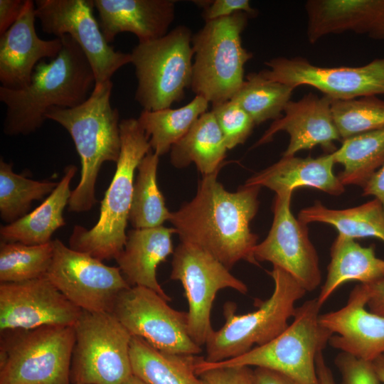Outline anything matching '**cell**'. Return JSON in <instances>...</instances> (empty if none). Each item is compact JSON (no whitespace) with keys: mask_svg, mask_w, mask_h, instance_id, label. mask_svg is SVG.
Returning <instances> with one entry per match:
<instances>
[{"mask_svg":"<svg viewBox=\"0 0 384 384\" xmlns=\"http://www.w3.org/2000/svg\"><path fill=\"white\" fill-rule=\"evenodd\" d=\"M218 171L203 176L194 198L172 213L170 222L181 242L203 248L229 270L240 260L257 265L253 251L258 236L250 224L260 187L230 192L218 181Z\"/></svg>","mask_w":384,"mask_h":384,"instance_id":"6da1fadb","label":"cell"},{"mask_svg":"<svg viewBox=\"0 0 384 384\" xmlns=\"http://www.w3.org/2000/svg\"><path fill=\"white\" fill-rule=\"evenodd\" d=\"M59 38L61 50L48 63L37 64L28 85L16 90L0 87V101L6 105L5 134H31L42 127L51 108L75 107L93 90L95 78L79 45L69 35Z\"/></svg>","mask_w":384,"mask_h":384,"instance_id":"7a4b0ae2","label":"cell"},{"mask_svg":"<svg viewBox=\"0 0 384 384\" xmlns=\"http://www.w3.org/2000/svg\"><path fill=\"white\" fill-rule=\"evenodd\" d=\"M112 80L96 83L89 97L81 105L63 109L51 108L46 114L63 126L72 137L81 161L78 185L72 191L68 210L85 212L97 203L95 183L103 163H117L122 140L119 114L110 103Z\"/></svg>","mask_w":384,"mask_h":384,"instance_id":"3957f363","label":"cell"},{"mask_svg":"<svg viewBox=\"0 0 384 384\" xmlns=\"http://www.w3.org/2000/svg\"><path fill=\"white\" fill-rule=\"evenodd\" d=\"M119 127L120 154L112 180L101 202L98 221L89 230L75 225L69 239L71 249L101 261L114 259L124 247L135 171L151 150L149 138L137 119H122Z\"/></svg>","mask_w":384,"mask_h":384,"instance_id":"277c9868","label":"cell"},{"mask_svg":"<svg viewBox=\"0 0 384 384\" xmlns=\"http://www.w3.org/2000/svg\"><path fill=\"white\" fill-rule=\"evenodd\" d=\"M269 274L274 282L273 292L270 298L260 302L256 310L238 314L234 302L225 303V324L212 332L206 343V362L218 363L242 356L269 343L287 328L289 319L294 316L296 302L306 291L277 267H273Z\"/></svg>","mask_w":384,"mask_h":384,"instance_id":"5b68a950","label":"cell"},{"mask_svg":"<svg viewBox=\"0 0 384 384\" xmlns=\"http://www.w3.org/2000/svg\"><path fill=\"white\" fill-rule=\"evenodd\" d=\"M321 308L316 297L306 300L296 308L292 322L275 338L222 362L208 363L201 357L196 374L219 367L254 366L278 372L297 384H319L316 359L333 335L319 323Z\"/></svg>","mask_w":384,"mask_h":384,"instance_id":"8992f818","label":"cell"},{"mask_svg":"<svg viewBox=\"0 0 384 384\" xmlns=\"http://www.w3.org/2000/svg\"><path fill=\"white\" fill-rule=\"evenodd\" d=\"M250 15L238 12L205 22L193 35L191 90L212 105L232 99L245 81V65L253 54L242 45Z\"/></svg>","mask_w":384,"mask_h":384,"instance_id":"52a82bcc","label":"cell"},{"mask_svg":"<svg viewBox=\"0 0 384 384\" xmlns=\"http://www.w3.org/2000/svg\"><path fill=\"white\" fill-rule=\"evenodd\" d=\"M74 326L1 332L0 384H71Z\"/></svg>","mask_w":384,"mask_h":384,"instance_id":"ba28073f","label":"cell"},{"mask_svg":"<svg viewBox=\"0 0 384 384\" xmlns=\"http://www.w3.org/2000/svg\"><path fill=\"white\" fill-rule=\"evenodd\" d=\"M188 27L179 25L156 40L138 43L132 61L137 87L135 100L143 110L169 108L185 97L192 78L193 50Z\"/></svg>","mask_w":384,"mask_h":384,"instance_id":"9c48e42d","label":"cell"},{"mask_svg":"<svg viewBox=\"0 0 384 384\" xmlns=\"http://www.w3.org/2000/svg\"><path fill=\"white\" fill-rule=\"evenodd\" d=\"M74 329L71 384H122L133 375L132 336L112 312L82 311Z\"/></svg>","mask_w":384,"mask_h":384,"instance_id":"30bf717a","label":"cell"},{"mask_svg":"<svg viewBox=\"0 0 384 384\" xmlns=\"http://www.w3.org/2000/svg\"><path fill=\"white\" fill-rule=\"evenodd\" d=\"M171 267L170 278L181 282L188 301V334L201 347L214 331L210 313L217 292L231 288L245 294L248 288L210 253L190 242L178 245Z\"/></svg>","mask_w":384,"mask_h":384,"instance_id":"8fae6325","label":"cell"},{"mask_svg":"<svg viewBox=\"0 0 384 384\" xmlns=\"http://www.w3.org/2000/svg\"><path fill=\"white\" fill-rule=\"evenodd\" d=\"M168 302L149 288L133 286L120 293L112 313L132 336L159 351L199 354L201 347L188 334L187 312L171 308Z\"/></svg>","mask_w":384,"mask_h":384,"instance_id":"7c38bea8","label":"cell"},{"mask_svg":"<svg viewBox=\"0 0 384 384\" xmlns=\"http://www.w3.org/2000/svg\"><path fill=\"white\" fill-rule=\"evenodd\" d=\"M53 256L46 277L74 305L89 312H112L130 287L120 269L53 240Z\"/></svg>","mask_w":384,"mask_h":384,"instance_id":"4fadbf2b","label":"cell"},{"mask_svg":"<svg viewBox=\"0 0 384 384\" xmlns=\"http://www.w3.org/2000/svg\"><path fill=\"white\" fill-rule=\"evenodd\" d=\"M93 0H37L36 17L42 31L56 38L69 35L80 46L96 83L111 80L114 73L131 63L130 53L116 51L105 38L93 14Z\"/></svg>","mask_w":384,"mask_h":384,"instance_id":"5bb4252c","label":"cell"},{"mask_svg":"<svg viewBox=\"0 0 384 384\" xmlns=\"http://www.w3.org/2000/svg\"><path fill=\"white\" fill-rule=\"evenodd\" d=\"M260 73L267 79L296 89L309 85L331 100H347L384 95V58L358 67H321L302 57H278Z\"/></svg>","mask_w":384,"mask_h":384,"instance_id":"9a60e30c","label":"cell"},{"mask_svg":"<svg viewBox=\"0 0 384 384\" xmlns=\"http://www.w3.org/2000/svg\"><path fill=\"white\" fill-rule=\"evenodd\" d=\"M292 193L275 195L271 228L266 238L255 247L253 256L257 263L271 262L289 274L306 292H312L321 282L319 259L307 225L291 210Z\"/></svg>","mask_w":384,"mask_h":384,"instance_id":"2e32d148","label":"cell"},{"mask_svg":"<svg viewBox=\"0 0 384 384\" xmlns=\"http://www.w3.org/2000/svg\"><path fill=\"white\" fill-rule=\"evenodd\" d=\"M82 310L70 302L46 277L0 284V331L74 326Z\"/></svg>","mask_w":384,"mask_h":384,"instance_id":"e0dca14e","label":"cell"},{"mask_svg":"<svg viewBox=\"0 0 384 384\" xmlns=\"http://www.w3.org/2000/svg\"><path fill=\"white\" fill-rule=\"evenodd\" d=\"M369 297L367 284L351 290L345 306L320 314V324L332 336L329 344L341 352L372 362L384 353V316L366 309Z\"/></svg>","mask_w":384,"mask_h":384,"instance_id":"ac0fdd59","label":"cell"},{"mask_svg":"<svg viewBox=\"0 0 384 384\" xmlns=\"http://www.w3.org/2000/svg\"><path fill=\"white\" fill-rule=\"evenodd\" d=\"M35 1L26 0L17 21L0 36V82L9 89H21L31 81L35 67L44 58H55L63 48L60 38L43 40L35 28Z\"/></svg>","mask_w":384,"mask_h":384,"instance_id":"d6986e66","label":"cell"},{"mask_svg":"<svg viewBox=\"0 0 384 384\" xmlns=\"http://www.w3.org/2000/svg\"><path fill=\"white\" fill-rule=\"evenodd\" d=\"M331 101L327 96L312 93L297 101L290 100L284 115L271 124L255 146L272 141L276 133L284 131L289 135V142L282 156H295L318 145L334 152V142L341 139L333 119Z\"/></svg>","mask_w":384,"mask_h":384,"instance_id":"ffe728a7","label":"cell"},{"mask_svg":"<svg viewBox=\"0 0 384 384\" xmlns=\"http://www.w3.org/2000/svg\"><path fill=\"white\" fill-rule=\"evenodd\" d=\"M304 8L310 43L346 31L384 41V0H308Z\"/></svg>","mask_w":384,"mask_h":384,"instance_id":"44dd1931","label":"cell"},{"mask_svg":"<svg viewBox=\"0 0 384 384\" xmlns=\"http://www.w3.org/2000/svg\"><path fill=\"white\" fill-rule=\"evenodd\" d=\"M105 38L112 43L120 33H132L139 43L163 37L175 18L174 0H93Z\"/></svg>","mask_w":384,"mask_h":384,"instance_id":"7402d4cb","label":"cell"},{"mask_svg":"<svg viewBox=\"0 0 384 384\" xmlns=\"http://www.w3.org/2000/svg\"><path fill=\"white\" fill-rule=\"evenodd\" d=\"M174 228L163 225L133 229L127 233L123 250L114 258L118 267L130 287L149 288L166 301L171 297L164 291L156 278L158 266L171 254Z\"/></svg>","mask_w":384,"mask_h":384,"instance_id":"603a6c76","label":"cell"},{"mask_svg":"<svg viewBox=\"0 0 384 384\" xmlns=\"http://www.w3.org/2000/svg\"><path fill=\"white\" fill-rule=\"evenodd\" d=\"M332 153L316 158L282 156L269 167L255 174L244 186L267 187L275 194L311 187L332 196H339L345 186L333 172Z\"/></svg>","mask_w":384,"mask_h":384,"instance_id":"cb8c5ba5","label":"cell"},{"mask_svg":"<svg viewBox=\"0 0 384 384\" xmlns=\"http://www.w3.org/2000/svg\"><path fill=\"white\" fill-rule=\"evenodd\" d=\"M330 257L326 280L316 297L321 306L347 282L368 284L384 279V260L376 256L373 246L363 247L338 234L331 245Z\"/></svg>","mask_w":384,"mask_h":384,"instance_id":"d4e9b609","label":"cell"},{"mask_svg":"<svg viewBox=\"0 0 384 384\" xmlns=\"http://www.w3.org/2000/svg\"><path fill=\"white\" fill-rule=\"evenodd\" d=\"M76 171L75 165L67 166L60 181L39 206L18 220L1 226V241L30 245L50 242L55 231L65 225L63 214L69 203L70 184Z\"/></svg>","mask_w":384,"mask_h":384,"instance_id":"484cf974","label":"cell"},{"mask_svg":"<svg viewBox=\"0 0 384 384\" xmlns=\"http://www.w3.org/2000/svg\"><path fill=\"white\" fill-rule=\"evenodd\" d=\"M228 148L214 114H201L171 149V163L182 169L193 163L203 176L220 171Z\"/></svg>","mask_w":384,"mask_h":384,"instance_id":"4316f807","label":"cell"},{"mask_svg":"<svg viewBox=\"0 0 384 384\" xmlns=\"http://www.w3.org/2000/svg\"><path fill=\"white\" fill-rule=\"evenodd\" d=\"M129 354L133 375L148 384H208L196 374L197 355L164 353L137 336Z\"/></svg>","mask_w":384,"mask_h":384,"instance_id":"83f0119b","label":"cell"},{"mask_svg":"<svg viewBox=\"0 0 384 384\" xmlns=\"http://www.w3.org/2000/svg\"><path fill=\"white\" fill-rule=\"evenodd\" d=\"M298 219L306 225L314 222L329 224L338 234L354 240L375 238L384 242V210L376 198L346 209L329 208L316 201L302 209Z\"/></svg>","mask_w":384,"mask_h":384,"instance_id":"f1b7e54d","label":"cell"},{"mask_svg":"<svg viewBox=\"0 0 384 384\" xmlns=\"http://www.w3.org/2000/svg\"><path fill=\"white\" fill-rule=\"evenodd\" d=\"M209 102L201 96L186 105L149 111L143 110L137 120L149 138L154 153L159 156L166 154L172 146L190 129L199 117L208 111Z\"/></svg>","mask_w":384,"mask_h":384,"instance_id":"f546056e","label":"cell"},{"mask_svg":"<svg viewBox=\"0 0 384 384\" xmlns=\"http://www.w3.org/2000/svg\"><path fill=\"white\" fill-rule=\"evenodd\" d=\"M332 152L335 164L343 166L337 176L345 186L362 188L384 164V128L358 134L341 141Z\"/></svg>","mask_w":384,"mask_h":384,"instance_id":"4dcf8cb0","label":"cell"},{"mask_svg":"<svg viewBox=\"0 0 384 384\" xmlns=\"http://www.w3.org/2000/svg\"><path fill=\"white\" fill-rule=\"evenodd\" d=\"M159 159V156L151 151L137 167L129 214V221L134 229L161 226L171 218L172 213L166 208L157 184Z\"/></svg>","mask_w":384,"mask_h":384,"instance_id":"1f68e13d","label":"cell"},{"mask_svg":"<svg viewBox=\"0 0 384 384\" xmlns=\"http://www.w3.org/2000/svg\"><path fill=\"white\" fill-rule=\"evenodd\" d=\"M294 90L288 85L265 78L260 72L250 73L231 100L258 125L282 117Z\"/></svg>","mask_w":384,"mask_h":384,"instance_id":"d6a6232c","label":"cell"},{"mask_svg":"<svg viewBox=\"0 0 384 384\" xmlns=\"http://www.w3.org/2000/svg\"><path fill=\"white\" fill-rule=\"evenodd\" d=\"M12 164L0 159V216L9 224L27 214L33 201L50 194L58 183L35 181L13 171Z\"/></svg>","mask_w":384,"mask_h":384,"instance_id":"836d02e7","label":"cell"},{"mask_svg":"<svg viewBox=\"0 0 384 384\" xmlns=\"http://www.w3.org/2000/svg\"><path fill=\"white\" fill-rule=\"evenodd\" d=\"M53 256V240L34 245L1 241L0 282H21L44 277Z\"/></svg>","mask_w":384,"mask_h":384,"instance_id":"e575fe53","label":"cell"},{"mask_svg":"<svg viewBox=\"0 0 384 384\" xmlns=\"http://www.w3.org/2000/svg\"><path fill=\"white\" fill-rule=\"evenodd\" d=\"M331 112L341 141L384 128V100L377 96L332 100Z\"/></svg>","mask_w":384,"mask_h":384,"instance_id":"d590c367","label":"cell"},{"mask_svg":"<svg viewBox=\"0 0 384 384\" xmlns=\"http://www.w3.org/2000/svg\"><path fill=\"white\" fill-rule=\"evenodd\" d=\"M211 112L228 150L243 144L255 125L249 114L232 100L213 105Z\"/></svg>","mask_w":384,"mask_h":384,"instance_id":"8d00e7d4","label":"cell"},{"mask_svg":"<svg viewBox=\"0 0 384 384\" xmlns=\"http://www.w3.org/2000/svg\"><path fill=\"white\" fill-rule=\"evenodd\" d=\"M334 363L341 376V384H380L372 362L341 352Z\"/></svg>","mask_w":384,"mask_h":384,"instance_id":"74e56055","label":"cell"},{"mask_svg":"<svg viewBox=\"0 0 384 384\" xmlns=\"http://www.w3.org/2000/svg\"><path fill=\"white\" fill-rule=\"evenodd\" d=\"M197 5L202 7V17L205 22L230 16L238 12H245L250 16L256 15V11L247 0H214L196 1Z\"/></svg>","mask_w":384,"mask_h":384,"instance_id":"f35d334b","label":"cell"},{"mask_svg":"<svg viewBox=\"0 0 384 384\" xmlns=\"http://www.w3.org/2000/svg\"><path fill=\"white\" fill-rule=\"evenodd\" d=\"M198 375L208 384H254L253 370L247 366L214 368Z\"/></svg>","mask_w":384,"mask_h":384,"instance_id":"ab89813d","label":"cell"},{"mask_svg":"<svg viewBox=\"0 0 384 384\" xmlns=\"http://www.w3.org/2000/svg\"><path fill=\"white\" fill-rule=\"evenodd\" d=\"M26 0H0V36L20 16Z\"/></svg>","mask_w":384,"mask_h":384,"instance_id":"60d3db41","label":"cell"},{"mask_svg":"<svg viewBox=\"0 0 384 384\" xmlns=\"http://www.w3.org/2000/svg\"><path fill=\"white\" fill-rule=\"evenodd\" d=\"M363 196H372L384 210V164L373 174L363 187Z\"/></svg>","mask_w":384,"mask_h":384,"instance_id":"b9f144b4","label":"cell"},{"mask_svg":"<svg viewBox=\"0 0 384 384\" xmlns=\"http://www.w3.org/2000/svg\"><path fill=\"white\" fill-rule=\"evenodd\" d=\"M367 287L369 292L367 302L368 310L384 316V279L368 284Z\"/></svg>","mask_w":384,"mask_h":384,"instance_id":"7bdbcfd3","label":"cell"},{"mask_svg":"<svg viewBox=\"0 0 384 384\" xmlns=\"http://www.w3.org/2000/svg\"><path fill=\"white\" fill-rule=\"evenodd\" d=\"M253 380L254 384H297L278 372L262 368L253 370Z\"/></svg>","mask_w":384,"mask_h":384,"instance_id":"ee69618b","label":"cell"},{"mask_svg":"<svg viewBox=\"0 0 384 384\" xmlns=\"http://www.w3.org/2000/svg\"><path fill=\"white\" fill-rule=\"evenodd\" d=\"M316 367L319 384H336L332 371L326 363L323 351L316 357Z\"/></svg>","mask_w":384,"mask_h":384,"instance_id":"f6af8a7d","label":"cell"},{"mask_svg":"<svg viewBox=\"0 0 384 384\" xmlns=\"http://www.w3.org/2000/svg\"><path fill=\"white\" fill-rule=\"evenodd\" d=\"M372 365L379 380L384 384V353L373 361Z\"/></svg>","mask_w":384,"mask_h":384,"instance_id":"bcb514c9","label":"cell"},{"mask_svg":"<svg viewBox=\"0 0 384 384\" xmlns=\"http://www.w3.org/2000/svg\"><path fill=\"white\" fill-rule=\"evenodd\" d=\"M122 384H148L137 376L132 375Z\"/></svg>","mask_w":384,"mask_h":384,"instance_id":"7dc6e473","label":"cell"}]
</instances>
